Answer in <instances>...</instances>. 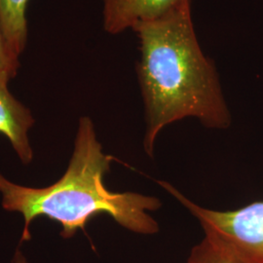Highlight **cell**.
Listing matches in <instances>:
<instances>
[{
    "mask_svg": "<svg viewBox=\"0 0 263 263\" xmlns=\"http://www.w3.org/2000/svg\"><path fill=\"white\" fill-rule=\"evenodd\" d=\"M190 3L184 0L133 28L140 39L138 73L146 115L143 146L149 157L160 132L172 123L193 117L208 128L226 129L231 121L216 67L199 45Z\"/></svg>",
    "mask_w": 263,
    "mask_h": 263,
    "instance_id": "6da1fadb",
    "label": "cell"
},
{
    "mask_svg": "<svg viewBox=\"0 0 263 263\" xmlns=\"http://www.w3.org/2000/svg\"><path fill=\"white\" fill-rule=\"evenodd\" d=\"M112 157L104 154L94 123L79 119L74 149L64 176L46 187L20 185L0 174L2 207L24 217L21 243L29 241L30 226L38 216H47L62 226L61 236L72 238L100 214H106L124 228L143 235L159 231L147 211L161 207L159 199L133 192H112L104 185Z\"/></svg>",
    "mask_w": 263,
    "mask_h": 263,
    "instance_id": "7a4b0ae2",
    "label": "cell"
},
{
    "mask_svg": "<svg viewBox=\"0 0 263 263\" xmlns=\"http://www.w3.org/2000/svg\"><path fill=\"white\" fill-rule=\"evenodd\" d=\"M157 182L198 218L205 235L213 237L249 263H263V201L235 211L218 212L198 206L167 181Z\"/></svg>",
    "mask_w": 263,
    "mask_h": 263,
    "instance_id": "3957f363",
    "label": "cell"
},
{
    "mask_svg": "<svg viewBox=\"0 0 263 263\" xmlns=\"http://www.w3.org/2000/svg\"><path fill=\"white\" fill-rule=\"evenodd\" d=\"M9 81L0 78V134L5 136L24 165L33 160L28 132L34 124L30 109L18 101L8 88Z\"/></svg>",
    "mask_w": 263,
    "mask_h": 263,
    "instance_id": "277c9868",
    "label": "cell"
},
{
    "mask_svg": "<svg viewBox=\"0 0 263 263\" xmlns=\"http://www.w3.org/2000/svg\"><path fill=\"white\" fill-rule=\"evenodd\" d=\"M184 0H104V30L119 34L137 25L157 19Z\"/></svg>",
    "mask_w": 263,
    "mask_h": 263,
    "instance_id": "5b68a950",
    "label": "cell"
},
{
    "mask_svg": "<svg viewBox=\"0 0 263 263\" xmlns=\"http://www.w3.org/2000/svg\"><path fill=\"white\" fill-rule=\"evenodd\" d=\"M29 0H0V19L11 50L20 57L27 45Z\"/></svg>",
    "mask_w": 263,
    "mask_h": 263,
    "instance_id": "8992f818",
    "label": "cell"
},
{
    "mask_svg": "<svg viewBox=\"0 0 263 263\" xmlns=\"http://www.w3.org/2000/svg\"><path fill=\"white\" fill-rule=\"evenodd\" d=\"M186 263H249L211 236L196 245L189 254Z\"/></svg>",
    "mask_w": 263,
    "mask_h": 263,
    "instance_id": "52a82bcc",
    "label": "cell"
},
{
    "mask_svg": "<svg viewBox=\"0 0 263 263\" xmlns=\"http://www.w3.org/2000/svg\"><path fill=\"white\" fill-rule=\"evenodd\" d=\"M19 66V57L11 50L0 19V78L10 82L17 76Z\"/></svg>",
    "mask_w": 263,
    "mask_h": 263,
    "instance_id": "ba28073f",
    "label": "cell"
},
{
    "mask_svg": "<svg viewBox=\"0 0 263 263\" xmlns=\"http://www.w3.org/2000/svg\"><path fill=\"white\" fill-rule=\"evenodd\" d=\"M11 263H30L28 259V257L25 255V254L20 250L17 249L15 254L13 255L12 262Z\"/></svg>",
    "mask_w": 263,
    "mask_h": 263,
    "instance_id": "9c48e42d",
    "label": "cell"
}]
</instances>
